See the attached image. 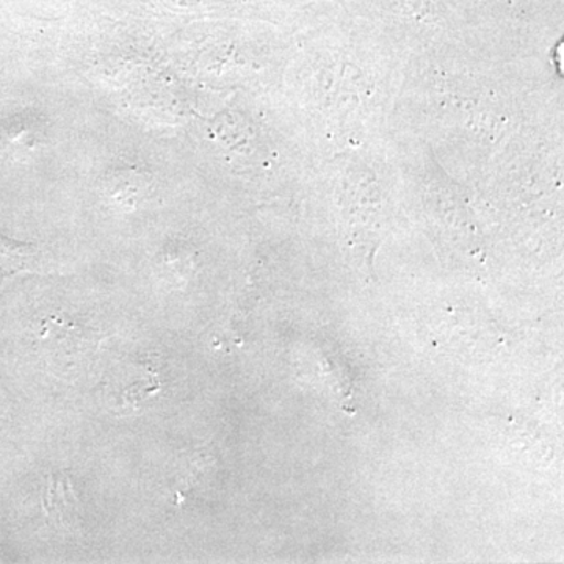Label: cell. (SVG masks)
<instances>
[{
    "label": "cell",
    "instance_id": "cell-1",
    "mask_svg": "<svg viewBox=\"0 0 564 564\" xmlns=\"http://www.w3.org/2000/svg\"><path fill=\"white\" fill-rule=\"evenodd\" d=\"M31 248L10 242L0 236V278L25 269L32 261Z\"/></svg>",
    "mask_w": 564,
    "mask_h": 564
}]
</instances>
